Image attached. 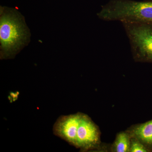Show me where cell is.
<instances>
[{
	"instance_id": "1",
	"label": "cell",
	"mask_w": 152,
	"mask_h": 152,
	"mask_svg": "<svg viewBox=\"0 0 152 152\" xmlns=\"http://www.w3.org/2000/svg\"><path fill=\"white\" fill-rule=\"evenodd\" d=\"M24 17L17 9L0 7V59L15 58L31 40Z\"/></svg>"
},
{
	"instance_id": "5",
	"label": "cell",
	"mask_w": 152,
	"mask_h": 152,
	"mask_svg": "<svg viewBox=\"0 0 152 152\" xmlns=\"http://www.w3.org/2000/svg\"><path fill=\"white\" fill-rule=\"evenodd\" d=\"M99 142V132L96 126L88 117L82 114L76 147L83 150L90 149L96 147Z\"/></svg>"
},
{
	"instance_id": "4",
	"label": "cell",
	"mask_w": 152,
	"mask_h": 152,
	"mask_svg": "<svg viewBox=\"0 0 152 152\" xmlns=\"http://www.w3.org/2000/svg\"><path fill=\"white\" fill-rule=\"evenodd\" d=\"M82 114L62 115L57 119L53 127L55 135L76 147L77 133Z\"/></svg>"
},
{
	"instance_id": "2",
	"label": "cell",
	"mask_w": 152,
	"mask_h": 152,
	"mask_svg": "<svg viewBox=\"0 0 152 152\" xmlns=\"http://www.w3.org/2000/svg\"><path fill=\"white\" fill-rule=\"evenodd\" d=\"M106 21H118L152 26V0H111L97 14Z\"/></svg>"
},
{
	"instance_id": "6",
	"label": "cell",
	"mask_w": 152,
	"mask_h": 152,
	"mask_svg": "<svg viewBox=\"0 0 152 152\" xmlns=\"http://www.w3.org/2000/svg\"><path fill=\"white\" fill-rule=\"evenodd\" d=\"M132 135L145 147L148 152H152V120L135 128Z\"/></svg>"
},
{
	"instance_id": "8",
	"label": "cell",
	"mask_w": 152,
	"mask_h": 152,
	"mask_svg": "<svg viewBox=\"0 0 152 152\" xmlns=\"http://www.w3.org/2000/svg\"><path fill=\"white\" fill-rule=\"evenodd\" d=\"M130 151L132 152H146L148 150L143 145L137 140H135L131 142Z\"/></svg>"
},
{
	"instance_id": "3",
	"label": "cell",
	"mask_w": 152,
	"mask_h": 152,
	"mask_svg": "<svg viewBox=\"0 0 152 152\" xmlns=\"http://www.w3.org/2000/svg\"><path fill=\"white\" fill-rule=\"evenodd\" d=\"M122 23L135 61L152 63V26L130 22Z\"/></svg>"
},
{
	"instance_id": "7",
	"label": "cell",
	"mask_w": 152,
	"mask_h": 152,
	"mask_svg": "<svg viewBox=\"0 0 152 152\" xmlns=\"http://www.w3.org/2000/svg\"><path fill=\"white\" fill-rule=\"evenodd\" d=\"M131 142L127 134L121 133L117 136L115 144L114 150L117 152L130 151Z\"/></svg>"
}]
</instances>
